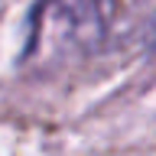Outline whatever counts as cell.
I'll use <instances>...</instances> for the list:
<instances>
[{
  "instance_id": "1",
  "label": "cell",
  "mask_w": 156,
  "mask_h": 156,
  "mask_svg": "<svg viewBox=\"0 0 156 156\" xmlns=\"http://www.w3.org/2000/svg\"><path fill=\"white\" fill-rule=\"evenodd\" d=\"M117 16V0H39L26 29L23 62L58 68L104 46Z\"/></svg>"
},
{
  "instance_id": "2",
  "label": "cell",
  "mask_w": 156,
  "mask_h": 156,
  "mask_svg": "<svg viewBox=\"0 0 156 156\" xmlns=\"http://www.w3.org/2000/svg\"><path fill=\"white\" fill-rule=\"evenodd\" d=\"M146 46H150V52L156 55V20H153V26H150V36H146Z\"/></svg>"
}]
</instances>
